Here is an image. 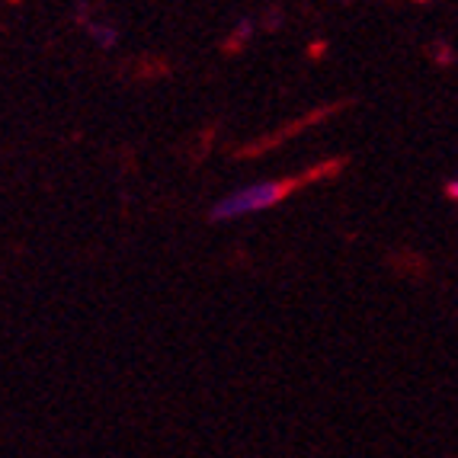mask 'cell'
<instances>
[{"mask_svg":"<svg viewBox=\"0 0 458 458\" xmlns=\"http://www.w3.org/2000/svg\"><path fill=\"white\" fill-rule=\"evenodd\" d=\"M289 192V183H276V180H260V183L241 186V190L228 192L212 206L215 222H234V218H244V215H257L273 208L279 199Z\"/></svg>","mask_w":458,"mask_h":458,"instance_id":"cell-1","label":"cell"},{"mask_svg":"<svg viewBox=\"0 0 458 458\" xmlns=\"http://www.w3.org/2000/svg\"><path fill=\"white\" fill-rule=\"evenodd\" d=\"M90 36H93V38H99V42H103V48H109V46L115 42V32H113V30H103V26H93Z\"/></svg>","mask_w":458,"mask_h":458,"instance_id":"cell-2","label":"cell"},{"mask_svg":"<svg viewBox=\"0 0 458 458\" xmlns=\"http://www.w3.org/2000/svg\"><path fill=\"white\" fill-rule=\"evenodd\" d=\"M449 192H452V196H455V199H458V180H455V183H452V186H449Z\"/></svg>","mask_w":458,"mask_h":458,"instance_id":"cell-3","label":"cell"}]
</instances>
